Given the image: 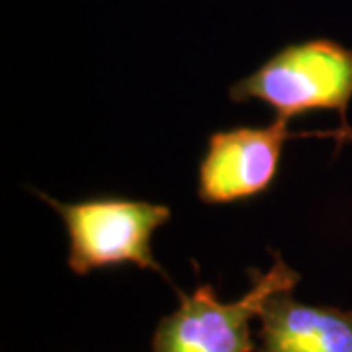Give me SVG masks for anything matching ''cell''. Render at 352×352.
Here are the masks:
<instances>
[{
    "mask_svg": "<svg viewBox=\"0 0 352 352\" xmlns=\"http://www.w3.org/2000/svg\"><path fill=\"white\" fill-rule=\"evenodd\" d=\"M233 102L258 100L278 118L333 110L346 124L352 100V50L333 39L292 43L229 88Z\"/></svg>",
    "mask_w": 352,
    "mask_h": 352,
    "instance_id": "obj_1",
    "label": "cell"
},
{
    "mask_svg": "<svg viewBox=\"0 0 352 352\" xmlns=\"http://www.w3.org/2000/svg\"><path fill=\"white\" fill-rule=\"evenodd\" d=\"M39 198L61 215L69 237V268L85 276L98 268L133 264L143 270L164 274L155 261L151 241L155 231L170 219L164 204L127 198H92L82 201Z\"/></svg>",
    "mask_w": 352,
    "mask_h": 352,
    "instance_id": "obj_2",
    "label": "cell"
},
{
    "mask_svg": "<svg viewBox=\"0 0 352 352\" xmlns=\"http://www.w3.org/2000/svg\"><path fill=\"white\" fill-rule=\"evenodd\" d=\"M249 292L235 302H221L212 286L180 294L178 309L161 319L151 352H252V317L278 292H292L300 274L280 256L266 272H252Z\"/></svg>",
    "mask_w": 352,
    "mask_h": 352,
    "instance_id": "obj_3",
    "label": "cell"
},
{
    "mask_svg": "<svg viewBox=\"0 0 352 352\" xmlns=\"http://www.w3.org/2000/svg\"><path fill=\"white\" fill-rule=\"evenodd\" d=\"M289 138L284 118L264 127L241 126L212 133L198 168V198L204 204H231L264 194L276 180Z\"/></svg>",
    "mask_w": 352,
    "mask_h": 352,
    "instance_id": "obj_4",
    "label": "cell"
},
{
    "mask_svg": "<svg viewBox=\"0 0 352 352\" xmlns=\"http://www.w3.org/2000/svg\"><path fill=\"white\" fill-rule=\"evenodd\" d=\"M289 294L264 302L258 352H352V311L307 305Z\"/></svg>",
    "mask_w": 352,
    "mask_h": 352,
    "instance_id": "obj_5",
    "label": "cell"
},
{
    "mask_svg": "<svg viewBox=\"0 0 352 352\" xmlns=\"http://www.w3.org/2000/svg\"><path fill=\"white\" fill-rule=\"evenodd\" d=\"M325 138V139H335L339 143H346L351 141L352 143V127H349V124H340L339 129H329V131H311V133H298L296 138Z\"/></svg>",
    "mask_w": 352,
    "mask_h": 352,
    "instance_id": "obj_6",
    "label": "cell"
}]
</instances>
